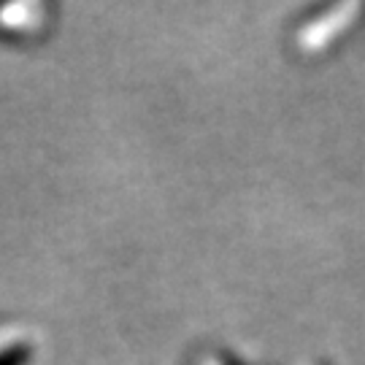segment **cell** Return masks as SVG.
Returning a JSON list of instances; mask_svg holds the SVG:
<instances>
[{
	"mask_svg": "<svg viewBox=\"0 0 365 365\" xmlns=\"http://www.w3.org/2000/svg\"><path fill=\"white\" fill-rule=\"evenodd\" d=\"M33 357V349L25 341H14L6 349H0V365H27Z\"/></svg>",
	"mask_w": 365,
	"mask_h": 365,
	"instance_id": "6da1fadb",
	"label": "cell"
}]
</instances>
